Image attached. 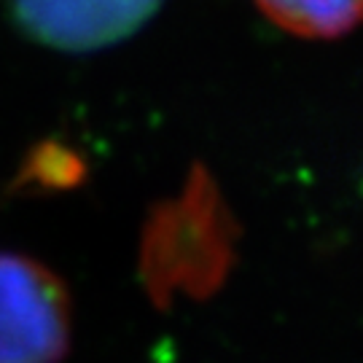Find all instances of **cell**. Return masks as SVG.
Wrapping results in <instances>:
<instances>
[{
	"mask_svg": "<svg viewBox=\"0 0 363 363\" xmlns=\"http://www.w3.org/2000/svg\"><path fill=\"white\" fill-rule=\"evenodd\" d=\"M162 0H11L27 35L65 52L111 46L143 25Z\"/></svg>",
	"mask_w": 363,
	"mask_h": 363,
	"instance_id": "2",
	"label": "cell"
},
{
	"mask_svg": "<svg viewBox=\"0 0 363 363\" xmlns=\"http://www.w3.org/2000/svg\"><path fill=\"white\" fill-rule=\"evenodd\" d=\"M259 6L272 22L307 38H337L361 13V0H259Z\"/></svg>",
	"mask_w": 363,
	"mask_h": 363,
	"instance_id": "3",
	"label": "cell"
},
{
	"mask_svg": "<svg viewBox=\"0 0 363 363\" xmlns=\"http://www.w3.org/2000/svg\"><path fill=\"white\" fill-rule=\"evenodd\" d=\"M70 320L62 286L22 256H0V363H57Z\"/></svg>",
	"mask_w": 363,
	"mask_h": 363,
	"instance_id": "1",
	"label": "cell"
}]
</instances>
